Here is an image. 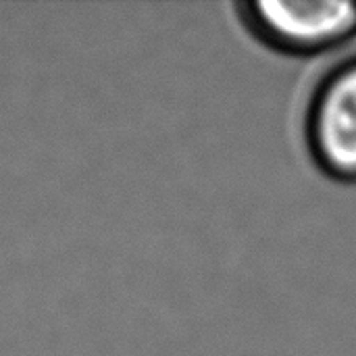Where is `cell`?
<instances>
[{
    "mask_svg": "<svg viewBox=\"0 0 356 356\" xmlns=\"http://www.w3.org/2000/svg\"><path fill=\"white\" fill-rule=\"evenodd\" d=\"M259 21L280 40L296 46H319L356 27V4L325 0L257 2Z\"/></svg>",
    "mask_w": 356,
    "mask_h": 356,
    "instance_id": "1",
    "label": "cell"
},
{
    "mask_svg": "<svg viewBox=\"0 0 356 356\" xmlns=\"http://www.w3.org/2000/svg\"><path fill=\"white\" fill-rule=\"evenodd\" d=\"M313 131L330 169L356 173V67L342 71L323 90Z\"/></svg>",
    "mask_w": 356,
    "mask_h": 356,
    "instance_id": "2",
    "label": "cell"
}]
</instances>
